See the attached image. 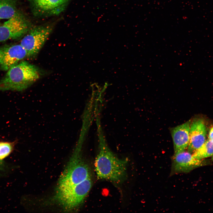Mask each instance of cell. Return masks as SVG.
<instances>
[{
	"label": "cell",
	"mask_w": 213,
	"mask_h": 213,
	"mask_svg": "<svg viewBox=\"0 0 213 213\" xmlns=\"http://www.w3.org/2000/svg\"><path fill=\"white\" fill-rule=\"evenodd\" d=\"M98 140L99 152L94 166L97 177L119 184L127 178V159L118 157L109 148L101 125L99 114L95 117Z\"/></svg>",
	"instance_id": "cell-1"
},
{
	"label": "cell",
	"mask_w": 213,
	"mask_h": 213,
	"mask_svg": "<svg viewBox=\"0 0 213 213\" xmlns=\"http://www.w3.org/2000/svg\"><path fill=\"white\" fill-rule=\"evenodd\" d=\"M80 144L60 176L56 190L67 189L91 177L90 167L83 159Z\"/></svg>",
	"instance_id": "cell-3"
},
{
	"label": "cell",
	"mask_w": 213,
	"mask_h": 213,
	"mask_svg": "<svg viewBox=\"0 0 213 213\" xmlns=\"http://www.w3.org/2000/svg\"><path fill=\"white\" fill-rule=\"evenodd\" d=\"M52 28L49 25L31 27L21 40L20 44L25 49L27 57L37 55L51 34Z\"/></svg>",
	"instance_id": "cell-5"
},
{
	"label": "cell",
	"mask_w": 213,
	"mask_h": 213,
	"mask_svg": "<svg viewBox=\"0 0 213 213\" xmlns=\"http://www.w3.org/2000/svg\"><path fill=\"white\" fill-rule=\"evenodd\" d=\"M207 132L203 121L194 120L191 124L188 151L192 154L198 150L206 141Z\"/></svg>",
	"instance_id": "cell-10"
},
{
	"label": "cell",
	"mask_w": 213,
	"mask_h": 213,
	"mask_svg": "<svg viewBox=\"0 0 213 213\" xmlns=\"http://www.w3.org/2000/svg\"><path fill=\"white\" fill-rule=\"evenodd\" d=\"M39 77V72L35 66L22 61L8 70L0 80V91H23Z\"/></svg>",
	"instance_id": "cell-2"
},
{
	"label": "cell",
	"mask_w": 213,
	"mask_h": 213,
	"mask_svg": "<svg viewBox=\"0 0 213 213\" xmlns=\"http://www.w3.org/2000/svg\"><path fill=\"white\" fill-rule=\"evenodd\" d=\"M208 139L213 140V127L212 128L209 132Z\"/></svg>",
	"instance_id": "cell-15"
},
{
	"label": "cell",
	"mask_w": 213,
	"mask_h": 213,
	"mask_svg": "<svg viewBox=\"0 0 213 213\" xmlns=\"http://www.w3.org/2000/svg\"><path fill=\"white\" fill-rule=\"evenodd\" d=\"M12 149L11 144L8 142H0V160H2L11 153Z\"/></svg>",
	"instance_id": "cell-14"
},
{
	"label": "cell",
	"mask_w": 213,
	"mask_h": 213,
	"mask_svg": "<svg viewBox=\"0 0 213 213\" xmlns=\"http://www.w3.org/2000/svg\"><path fill=\"white\" fill-rule=\"evenodd\" d=\"M192 154L195 158L198 159H203L211 156L213 158V140L208 138L203 145Z\"/></svg>",
	"instance_id": "cell-13"
},
{
	"label": "cell",
	"mask_w": 213,
	"mask_h": 213,
	"mask_svg": "<svg viewBox=\"0 0 213 213\" xmlns=\"http://www.w3.org/2000/svg\"><path fill=\"white\" fill-rule=\"evenodd\" d=\"M207 163H208L206 160L197 159L192 153L185 150L174 154L172 158L171 173L188 172Z\"/></svg>",
	"instance_id": "cell-9"
},
{
	"label": "cell",
	"mask_w": 213,
	"mask_h": 213,
	"mask_svg": "<svg viewBox=\"0 0 213 213\" xmlns=\"http://www.w3.org/2000/svg\"><path fill=\"white\" fill-rule=\"evenodd\" d=\"M0 163H0V164H1Z\"/></svg>",
	"instance_id": "cell-16"
},
{
	"label": "cell",
	"mask_w": 213,
	"mask_h": 213,
	"mask_svg": "<svg viewBox=\"0 0 213 213\" xmlns=\"http://www.w3.org/2000/svg\"><path fill=\"white\" fill-rule=\"evenodd\" d=\"M32 27L28 20L18 11L0 26V42L23 36Z\"/></svg>",
	"instance_id": "cell-6"
},
{
	"label": "cell",
	"mask_w": 213,
	"mask_h": 213,
	"mask_svg": "<svg viewBox=\"0 0 213 213\" xmlns=\"http://www.w3.org/2000/svg\"><path fill=\"white\" fill-rule=\"evenodd\" d=\"M92 184L91 177L67 189L56 190L50 201L52 203L56 204L60 206L65 211L75 209L83 203Z\"/></svg>",
	"instance_id": "cell-4"
},
{
	"label": "cell",
	"mask_w": 213,
	"mask_h": 213,
	"mask_svg": "<svg viewBox=\"0 0 213 213\" xmlns=\"http://www.w3.org/2000/svg\"><path fill=\"white\" fill-rule=\"evenodd\" d=\"M27 57V53L20 44L0 46V70L7 71Z\"/></svg>",
	"instance_id": "cell-7"
},
{
	"label": "cell",
	"mask_w": 213,
	"mask_h": 213,
	"mask_svg": "<svg viewBox=\"0 0 213 213\" xmlns=\"http://www.w3.org/2000/svg\"><path fill=\"white\" fill-rule=\"evenodd\" d=\"M18 11L16 0H0V19H9Z\"/></svg>",
	"instance_id": "cell-12"
},
{
	"label": "cell",
	"mask_w": 213,
	"mask_h": 213,
	"mask_svg": "<svg viewBox=\"0 0 213 213\" xmlns=\"http://www.w3.org/2000/svg\"><path fill=\"white\" fill-rule=\"evenodd\" d=\"M191 121L173 128L171 131L174 154L185 150L188 145Z\"/></svg>",
	"instance_id": "cell-11"
},
{
	"label": "cell",
	"mask_w": 213,
	"mask_h": 213,
	"mask_svg": "<svg viewBox=\"0 0 213 213\" xmlns=\"http://www.w3.org/2000/svg\"><path fill=\"white\" fill-rule=\"evenodd\" d=\"M36 16L57 15L63 12L71 0H28Z\"/></svg>",
	"instance_id": "cell-8"
}]
</instances>
